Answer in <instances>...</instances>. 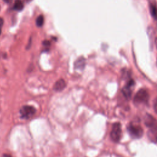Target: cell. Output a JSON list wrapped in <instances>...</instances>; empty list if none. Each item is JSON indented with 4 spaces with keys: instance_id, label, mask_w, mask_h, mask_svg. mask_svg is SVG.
<instances>
[{
    "instance_id": "6da1fadb",
    "label": "cell",
    "mask_w": 157,
    "mask_h": 157,
    "mask_svg": "<svg viewBox=\"0 0 157 157\" xmlns=\"http://www.w3.org/2000/svg\"><path fill=\"white\" fill-rule=\"evenodd\" d=\"M149 95L147 91L145 89L139 90L134 97V102L136 104H147L148 102Z\"/></svg>"
},
{
    "instance_id": "7a4b0ae2",
    "label": "cell",
    "mask_w": 157,
    "mask_h": 157,
    "mask_svg": "<svg viewBox=\"0 0 157 157\" xmlns=\"http://www.w3.org/2000/svg\"><path fill=\"white\" fill-rule=\"evenodd\" d=\"M127 129L129 135L132 138L139 139L143 135V129L139 124L130 123L127 126Z\"/></svg>"
},
{
    "instance_id": "3957f363",
    "label": "cell",
    "mask_w": 157,
    "mask_h": 157,
    "mask_svg": "<svg viewBox=\"0 0 157 157\" xmlns=\"http://www.w3.org/2000/svg\"><path fill=\"white\" fill-rule=\"evenodd\" d=\"M36 110L34 107L28 105H23L20 109V117L23 119H29L36 113Z\"/></svg>"
},
{
    "instance_id": "277c9868",
    "label": "cell",
    "mask_w": 157,
    "mask_h": 157,
    "mask_svg": "<svg viewBox=\"0 0 157 157\" xmlns=\"http://www.w3.org/2000/svg\"><path fill=\"white\" fill-rule=\"evenodd\" d=\"M121 126L119 122L115 123L112 128L110 132V137L113 141L115 142H118L121 137Z\"/></svg>"
},
{
    "instance_id": "5b68a950",
    "label": "cell",
    "mask_w": 157,
    "mask_h": 157,
    "mask_svg": "<svg viewBox=\"0 0 157 157\" xmlns=\"http://www.w3.org/2000/svg\"><path fill=\"white\" fill-rule=\"evenodd\" d=\"M144 122L145 124L149 128L150 131H157V120L153 116L147 113L144 118Z\"/></svg>"
},
{
    "instance_id": "8992f818",
    "label": "cell",
    "mask_w": 157,
    "mask_h": 157,
    "mask_svg": "<svg viewBox=\"0 0 157 157\" xmlns=\"http://www.w3.org/2000/svg\"><path fill=\"white\" fill-rule=\"evenodd\" d=\"M134 85V82L133 80H130L128 82L127 84L122 89V93L124 97L127 99H130L132 94L131 87L133 86Z\"/></svg>"
},
{
    "instance_id": "52a82bcc",
    "label": "cell",
    "mask_w": 157,
    "mask_h": 157,
    "mask_svg": "<svg viewBox=\"0 0 157 157\" xmlns=\"http://www.w3.org/2000/svg\"><path fill=\"white\" fill-rule=\"evenodd\" d=\"M66 83L64 80L63 78H60L53 85V90L55 91L59 92L63 91L66 88Z\"/></svg>"
},
{
    "instance_id": "ba28073f",
    "label": "cell",
    "mask_w": 157,
    "mask_h": 157,
    "mask_svg": "<svg viewBox=\"0 0 157 157\" xmlns=\"http://www.w3.org/2000/svg\"><path fill=\"white\" fill-rule=\"evenodd\" d=\"M86 64V60L84 57L80 56L78 58L74 63V68L78 70H83L85 68Z\"/></svg>"
},
{
    "instance_id": "9c48e42d",
    "label": "cell",
    "mask_w": 157,
    "mask_h": 157,
    "mask_svg": "<svg viewBox=\"0 0 157 157\" xmlns=\"http://www.w3.org/2000/svg\"><path fill=\"white\" fill-rule=\"evenodd\" d=\"M150 12L152 17L157 20V6L154 3L150 4Z\"/></svg>"
},
{
    "instance_id": "30bf717a",
    "label": "cell",
    "mask_w": 157,
    "mask_h": 157,
    "mask_svg": "<svg viewBox=\"0 0 157 157\" xmlns=\"http://www.w3.org/2000/svg\"><path fill=\"white\" fill-rule=\"evenodd\" d=\"M24 7L23 2L21 0H15L13 4V9L17 11H21Z\"/></svg>"
},
{
    "instance_id": "8fae6325",
    "label": "cell",
    "mask_w": 157,
    "mask_h": 157,
    "mask_svg": "<svg viewBox=\"0 0 157 157\" xmlns=\"http://www.w3.org/2000/svg\"><path fill=\"white\" fill-rule=\"evenodd\" d=\"M148 136L149 139L155 143L157 142V131H148Z\"/></svg>"
},
{
    "instance_id": "7c38bea8",
    "label": "cell",
    "mask_w": 157,
    "mask_h": 157,
    "mask_svg": "<svg viewBox=\"0 0 157 157\" xmlns=\"http://www.w3.org/2000/svg\"><path fill=\"white\" fill-rule=\"evenodd\" d=\"M44 23V18L42 15H39L36 20V24L38 27H41L43 26Z\"/></svg>"
},
{
    "instance_id": "4fadbf2b",
    "label": "cell",
    "mask_w": 157,
    "mask_h": 157,
    "mask_svg": "<svg viewBox=\"0 0 157 157\" xmlns=\"http://www.w3.org/2000/svg\"><path fill=\"white\" fill-rule=\"evenodd\" d=\"M153 108L155 112L157 113V98L154 99L153 101Z\"/></svg>"
},
{
    "instance_id": "5bb4252c",
    "label": "cell",
    "mask_w": 157,
    "mask_h": 157,
    "mask_svg": "<svg viewBox=\"0 0 157 157\" xmlns=\"http://www.w3.org/2000/svg\"><path fill=\"white\" fill-rule=\"evenodd\" d=\"M42 44L45 47H49L50 45V42L48 40H44V41H43Z\"/></svg>"
},
{
    "instance_id": "9a60e30c",
    "label": "cell",
    "mask_w": 157,
    "mask_h": 157,
    "mask_svg": "<svg viewBox=\"0 0 157 157\" xmlns=\"http://www.w3.org/2000/svg\"><path fill=\"white\" fill-rule=\"evenodd\" d=\"M3 23H4L3 19L0 17V34H1V28H2V26L3 25Z\"/></svg>"
},
{
    "instance_id": "2e32d148",
    "label": "cell",
    "mask_w": 157,
    "mask_h": 157,
    "mask_svg": "<svg viewBox=\"0 0 157 157\" xmlns=\"http://www.w3.org/2000/svg\"><path fill=\"white\" fill-rule=\"evenodd\" d=\"M1 157H12L10 154L8 153H4Z\"/></svg>"
},
{
    "instance_id": "e0dca14e",
    "label": "cell",
    "mask_w": 157,
    "mask_h": 157,
    "mask_svg": "<svg viewBox=\"0 0 157 157\" xmlns=\"http://www.w3.org/2000/svg\"><path fill=\"white\" fill-rule=\"evenodd\" d=\"M5 2H6V3H10L11 1H12V0H3Z\"/></svg>"
},
{
    "instance_id": "ac0fdd59",
    "label": "cell",
    "mask_w": 157,
    "mask_h": 157,
    "mask_svg": "<svg viewBox=\"0 0 157 157\" xmlns=\"http://www.w3.org/2000/svg\"><path fill=\"white\" fill-rule=\"evenodd\" d=\"M33 0H25V1L26 2H28V3H29V2H30L31 1H32Z\"/></svg>"
},
{
    "instance_id": "d6986e66",
    "label": "cell",
    "mask_w": 157,
    "mask_h": 157,
    "mask_svg": "<svg viewBox=\"0 0 157 157\" xmlns=\"http://www.w3.org/2000/svg\"><path fill=\"white\" fill-rule=\"evenodd\" d=\"M0 9H1V7H0Z\"/></svg>"
},
{
    "instance_id": "ffe728a7",
    "label": "cell",
    "mask_w": 157,
    "mask_h": 157,
    "mask_svg": "<svg viewBox=\"0 0 157 157\" xmlns=\"http://www.w3.org/2000/svg\"><path fill=\"white\" fill-rule=\"evenodd\" d=\"M156 41H157V40H156Z\"/></svg>"
}]
</instances>
